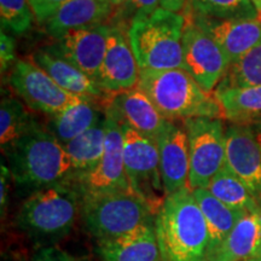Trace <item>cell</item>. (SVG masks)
Masks as SVG:
<instances>
[{"mask_svg": "<svg viewBox=\"0 0 261 261\" xmlns=\"http://www.w3.org/2000/svg\"><path fill=\"white\" fill-rule=\"evenodd\" d=\"M160 155V171L166 196L189 188L190 151L185 127L168 121L156 140Z\"/></svg>", "mask_w": 261, "mask_h": 261, "instance_id": "cell-16", "label": "cell"}, {"mask_svg": "<svg viewBox=\"0 0 261 261\" xmlns=\"http://www.w3.org/2000/svg\"><path fill=\"white\" fill-rule=\"evenodd\" d=\"M158 261H165V260H163V259H162V257H160V259H159Z\"/></svg>", "mask_w": 261, "mask_h": 261, "instance_id": "cell-41", "label": "cell"}, {"mask_svg": "<svg viewBox=\"0 0 261 261\" xmlns=\"http://www.w3.org/2000/svg\"><path fill=\"white\" fill-rule=\"evenodd\" d=\"M126 10V16L133 19L148 17L154 14L160 6V0H127L123 4Z\"/></svg>", "mask_w": 261, "mask_h": 261, "instance_id": "cell-31", "label": "cell"}, {"mask_svg": "<svg viewBox=\"0 0 261 261\" xmlns=\"http://www.w3.org/2000/svg\"><path fill=\"white\" fill-rule=\"evenodd\" d=\"M33 12L28 0H0L2 29L14 34H23L32 28Z\"/></svg>", "mask_w": 261, "mask_h": 261, "instance_id": "cell-30", "label": "cell"}, {"mask_svg": "<svg viewBox=\"0 0 261 261\" xmlns=\"http://www.w3.org/2000/svg\"><path fill=\"white\" fill-rule=\"evenodd\" d=\"M184 70L207 93H211L226 75L230 61L210 35L187 19L182 34Z\"/></svg>", "mask_w": 261, "mask_h": 261, "instance_id": "cell-11", "label": "cell"}, {"mask_svg": "<svg viewBox=\"0 0 261 261\" xmlns=\"http://www.w3.org/2000/svg\"><path fill=\"white\" fill-rule=\"evenodd\" d=\"M102 119L104 117L99 109L94 104H91V100H86L52 116L47 123V130L56 137L58 142L65 145L97 125Z\"/></svg>", "mask_w": 261, "mask_h": 261, "instance_id": "cell-25", "label": "cell"}, {"mask_svg": "<svg viewBox=\"0 0 261 261\" xmlns=\"http://www.w3.org/2000/svg\"><path fill=\"white\" fill-rule=\"evenodd\" d=\"M10 171L8 166H4V163L2 165V194H0V204H2V213H4L6 204H8V194H9V177H10Z\"/></svg>", "mask_w": 261, "mask_h": 261, "instance_id": "cell-35", "label": "cell"}, {"mask_svg": "<svg viewBox=\"0 0 261 261\" xmlns=\"http://www.w3.org/2000/svg\"><path fill=\"white\" fill-rule=\"evenodd\" d=\"M196 15L217 19H255L259 11L252 0H188Z\"/></svg>", "mask_w": 261, "mask_h": 261, "instance_id": "cell-28", "label": "cell"}, {"mask_svg": "<svg viewBox=\"0 0 261 261\" xmlns=\"http://www.w3.org/2000/svg\"><path fill=\"white\" fill-rule=\"evenodd\" d=\"M81 208L87 230L99 243L155 220L150 205L133 191L83 198Z\"/></svg>", "mask_w": 261, "mask_h": 261, "instance_id": "cell-6", "label": "cell"}, {"mask_svg": "<svg viewBox=\"0 0 261 261\" xmlns=\"http://www.w3.org/2000/svg\"><path fill=\"white\" fill-rule=\"evenodd\" d=\"M188 0H160V8L172 12L181 11L187 5Z\"/></svg>", "mask_w": 261, "mask_h": 261, "instance_id": "cell-36", "label": "cell"}, {"mask_svg": "<svg viewBox=\"0 0 261 261\" xmlns=\"http://www.w3.org/2000/svg\"><path fill=\"white\" fill-rule=\"evenodd\" d=\"M121 127L123 161L130 190L143 198L156 215L167 197L160 171L158 144L128 126Z\"/></svg>", "mask_w": 261, "mask_h": 261, "instance_id": "cell-7", "label": "cell"}, {"mask_svg": "<svg viewBox=\"0 0 261 261\" xmlns=\"http://www.w3.org/2000/svg\"><path fill=\"white\" fill-rule=\"evenodd\" d=\"M225 166L241 179L261 202V144L249 125L233 123L225 133Z\"/></svg>", "mask_w": 261, "mask_h": 261, "instance_id": "cell-12", "label": "cell"}, {"mask_svg": "<svg viewBox=\"0 0 261 261\" xmlns=\"http://www.w3.org/2000/svg\"><path fill=\"white\" fill-rule=\"evenodd\" d=\"M106 2L109 4L112 8H117V6H123V4L127 2V0H106Z\"/></svg>", "mask_w": 261, "mask_h": 261, "instance_id": "cell-37", "label": "cell"}, {"mask_svg": "<svg viewBox=\"0 0 261 261\" xmlns=\"http://www.w3.org/2000/svg\"><path fill=\"white\" fill-rule=\"evenodd\" d=\"M214 97L226 120L238 125L261 123V86L218 87Z\"/></svg>", "mask_w": 261, "mask_h": 261, "instance_id": "cell-23", "label": "cell"}, {"mask_svg": "<svg viewBox=\"0 0 261 261\" xmlns=\"http://www.w3.org/2000/svg\"><path fill=\"white\" fill-rule=\"evenodd\" d=\"M190 151L189 189H205L225 166L226 142L224 125L219 119L196 117L184 121Z\"/></svg>", "mask_w": 261, "mask_h": 261, "instance_id": "cell-8", "label": "cell"}, {"mask_svg": "<svg viewBox=\"0 0 261 261\" xmlns=\"http://www.w3.org/2000/svg\"><path fill=\"white\" fill-rule=\"evenodd\" d=\"M28 2L32 6L35 18L40 23H45L68 0H28Z\"/></svg>", "mask_w": 261, "mask_h": 261, "instance_id": "cell-32", "label": "cell"}, {"mask_svg": "<svg viewBox=\"0 0 261 261\" xmlns=\"http://www.w3.org/2000/svg\"><path fill=\"white\" fill-rule=\"evenodd\" d=\"M155 230L165 261H208L210 231L189 188L165 198L155 215Z\"/></svg>", "mask_w": 261, "mask_h": 261, "instance_id": "cell-1", "label": "cell"}, {"mask_svg": "<svg viewBox=\"0 0 261 261\" xmlns=\"http://www.w3.org/2000/svg\"><path fill=\"white\" fill-rule=\"evenodd\" d=\"M137 87L149 97L168 121L221 116L215 97L202 90L184 69H142Z\"/></svg>", "mask_w": 261, "mask_h": 261, "instance_id": "cell-3", "label": "cell"}, {"mask_svg": "<svg viewBox=\"0 0 261 261\" xmlns=\"http://www.w3.org/2000/svg\"><path fill=\"white\" fill-rule=\"evenodd\" d=\"M81 196L70 180L40 189L25 198L17 224L35 237H62L73 228L80 210Z\"/></svg>", "mask_w": 261, "mask_h": 261, "instance_id": "cell-5", "label": "cell"}, {"mask_svg": "<svg viewBox=\"0 0 261 261\" xmlns=\"http://www.w3.org/2000/svg\"><path fill=\"white\" fill-rule=\"evenodd\" d=\"M256 125H257V127L254 130H255V135H256L257 139H259V142L261 144V123H256Z\"/></svg>", "mask_w": 261, "mask_h": 261, "instance_id": "cell-38", "label": "cell"}, {"mask_svg": "<svg viewBox=\"0 0 261 261\" xmlns=\"http://www.w3.org/2000/svg\"><path fill=\"white\" fill-rule=\"evenodd\" d=\"M139 67L130 47L128 35L119 27L110 28L107 51L98 85L103 92L119 93L138 86Z\"/></svg>", "mask_w": 261, "mask_h": 261, "instance_id": "cell-15", "label": "cell"}, {"mask_svg": "<svg viewBox=\"0 0 261 261\" xmlns=\"http://www.w3.org/2000/svg\"><path fill=\"white\" fill-rule=\"evenodd\" d=\"M192 194L204 215L210 231V248H208V257H210L223 244L236 224L248 212L236 211L227 207L217 197H214L207 189H196Z\"/></svg>", "mask_w": 261, "mask_h": 261, "instance_id": "cell-22", "label": "cell"}, {"mask_svg": "<svg viewBox=\"0 0 261 261\" xmlns=\"http://www.w3.org/2000/svg\"><path fill=\"white\" fill-rule=\"evenodd\" d=\"M33 261H73V259L60 248L45 247L34 254Z\"/></svg>", "mask_w": 261, "mask_h": 261, "instance_id": "cell-34", "label": "cell"}, {"mask_svg": "<svg viewBox=\"0 0 261 261\" xmlns=\"http://www.w3.org/2000/svg\"><path fill=\"white\" fill-rule=\"evenodd\" d=\"M73 182L80 192L81 200L113 192L132 191L123 161V132L121 125L106 115V149L93 169L77 175Z\"/></svg>", "mask_w": 261, "mask_h": 261, "instance_id": "cell-10", "label": "cell"}, {"mask_svg": "<svg viewBox=\"0 0 261 261\" xmlns=\"http://www.w3.org/2000/svg\"><path fill=\"white\" fill-rule=\"evenodd\" d=\"M112 9L106 0H68L45 22V28L58 40L73 31L103 24Z\"/></svg>", "mask_w": 261, "mask_h": 261, "instance_id": "cell-19", "label": "cell"}, {"mask_svg": "<svg viewBox=\"0 0 261 261\" xmlns=\"http://www.w3.org/2000/svg\"><path fill=\"white\" fill-rule=\"evenodd\" d=\"M32 60L68 92L90 99L102 96L103 90L97 81L62 56L56 46L40 48Z\"/></svg>", "mask_w": 261, "mask_h": 261, "instance_id": "cell-20", "label": "cell"}, {"mask_svg": "<svg viewBox=\"0 0 261 261\" xmlns=\"http://www.w3.org/2000/svg\"><path fill=\"white\" fill-rule=\"evenodd\" d=\"M40 127L24 107L12 97H4L0 106V144L2 149Z\"/></svg>", "mask_w": 261, "mask_h": 261, "instance_id": "cell-27", "label": "cell"}, {"mask_svg": "<svg viewBox=\"0 0 261 261\" xmlns=\"http://www.w3.org/2000/svg\"><path fill=\"white\" fill-rule=\"evenodd\" d=\"M64 148L73 166V178L93 169L106 149V116L97 125L67 143Z\"/></svg>", "mask_w": 261, "mask_h": 261, "instance_id": "cell-24", "label": "cell"}, {"mask_svg": "<svg viewBox=\"0 0 261 261\" xmlns=\"http://www.w3.org/2000/svg\"><path fill=\"white\" fill-rule=\"evenodd\" d=\"M104 115L121 126H128L154 142L159 139L168 120L159 112L149 97L138 87L114 93Z\"/></svg>", "mask_w": 261, "mask_h": 261, "instance_id": "cell-13", "label": "cell"}, {"mask_svg": "<svg viewBox=\"0 0 261 261\" xmlns=\"http://www.w3.org/2000/svg\"><path fill=\"white\" fill-rule=\"evenodd\" d=\"M8 168L19 190L33 192L73 178L64 145L41 127L5 146ZM29 194V195H31Z\"/></svg>", "mask_w": 261, "mask_h": 261, "instance_id": "cell-2", "label": "cell"}, {"mask_svg": "<svg viewBox=\"0 0 261 261\" xmlns=\"http://www.w3.org/2000/svg\"><path fill=\"white\" fill-rule=\"evenodd\" d=\"M261 86V42L234 63L218 87Z\"/></svg>", "mask_w": 261, "mask_h": 261, "instance_id": "cell-29", "label": "cell"}, {"mask_svg": "<svg viewBox=\"0 0 261 261\" xmlns=\"http://www.w3.org/2000/svg\"><path fill=\"white\" fill-rule=\"evenodd\" d=\"M10 85L32 109L51 117L86 100H92L62 89L33 61L17 60L10 74Z\"/></svg>", "mask_w": 261, "mask_h": 261, "instance_id": "cell-9", "label": "cell"}, {"mask_svg": "<svg viewBox=\"0 0 261 261\" xmlns=\"http://www.w3.org/2000/svg\"><path fill=\"white\" fill-rule=\"evenodd\" d=\"M110 28L109 25L100 24L77 29L58 39L55 46L71 64L98 83Z\"/></svg>", "mask_w": 261, "mask_h": 261, "instance_id": "cell-17", "label": "cell"}, {"mask_svg": "<svg viewBox=\"0 0 261 261\" xmlns=\"http://www.w3.org/2000/svg\"><path fill=\"white\" fill-rule=\"evenodd\" d=\"M254 3V5H255V8L257 9V11H259V15L261 16V0H252Z\"/></svg>", "mask_w": 261, "mask_h": 261, "instance_id": "cell-39", "label": "cell"}, {"mask_svg": "<svg viewBox=\"0 0 261 261\" xmlns=\"http://www.w3.org/2000/svg\"><path fill=\"white\" fill-rule=\"evenodd\" d=\"M184 15L159 8L148 17L133 19L127 31L139 69H184Z\"/></svg>", "mask_w": 261, "mask_h": 261, "instance_id": "cell-4", "label": "cell"}, {"mask_svg": "<svg viewBox=\"0 0 261 261\" xmlns=\"http://www.w3.org/2000/svg\"><path fill=\"white\" fill-rule=\"evenodd\" d=\"M102 261H158L161 257L155 220L140 225L122 236L100 242Z\"/></svg>", "mask_w": 261, "mask_h": 261, "instance_id": "cell-18", "label": "cell"}, {"mask_svg": "<svg viewBox=\"0 0 261 261\" xmlns=\"http://www.w3.org/2000/svg\"><path fill=\"white\" fill-rule=\"evenodd\" d=\"M261 257V202L236 224L208 261H247Z\"/></svg>", "mask_w": 261, "mask_h": 261, "instance_id": "cell-21", "label": "cell"}, {"mask_svg": "<svg viewBox=\"0 0 261 261\" xmlns=\"http://www.w3.org/2000/svg\"><path fill=\"white\" fill-rule=\"evenodd\" d=\"M17 62L15 55V40L10 35L2 31L0 34V63H2V73L4 74L10 68L14 67Z\"/></svg>", "mask_w": 261, "mask_h": 261, "instance_id": "cell-33", "label": "cell"}, {"mask_svg": "<svg viewBox=\"0 0 261 261\" xmlns=\"http://www.w3.org/2000/svg\"><path fill=\"white\" fill-rule=\"evenodd\" d=\"M247 261H261V257H257V259H252V260H247Z\"/></svg>", "mask_w": 261, "mask_h": 261, "instance_id": "cell-40", "label": "cell"}, {"mask_svg": "<svg viewBox=\"0 0 261 261\" xmlns=\"http://www.w3.org/2000/svg\"><path fill=\"white\" fill-rule=\"evenodd\" d=\"M198 28L215 41L230 63L241 60L261 42V21L255 19H217L196 15L190 17Z\"/></svg>", "mask_w": 261, "mask_h": 261, "instance_id": "cell-14", "label": "cell"}, {"mask_svg": "<svg viewBox=\"0 0 261 261\" xmlns=\"http://www.w3.org/2000/svg\"><path fill=\"white\" fill-rule=\"evenodd\" d=\"M205 189L232 210L253 212L259 207V201L254 197L252 191L226 166L214 175Z\"/></svg>", "mask_w": 261, "mask_h": 261, "instance_id": "cell-26", "label": "cell"}]
</instances>
